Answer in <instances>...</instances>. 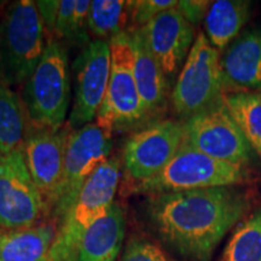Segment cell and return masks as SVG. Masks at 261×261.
<instances>
[{"instance_id": "3", "label": "cell", "mask_w": 261, "mask_h": 261, "mask_svg": "<svg viewBox=\"0 0 261 261\" xmlns=\"http://www.w3.org/2000/svg\"><path fill=\"white\" fill-rule=\"evenodd\" d=\"M37 4L12 2L0 14V79L21 86L38 67L47 39Z\"/></svg>"}, {"instance_id": "26", "label": "cell", "mask_w": 261, "mask_h": 261, "mask_svg": "<svg viewBox=\"0 0 261 261\" xmlns=\"http://www.w3.org/2000/svg\"><path fill=\"white\" fill-rule=\"evenodd\" d=\"M91 2L89 0H76L74 10V19L71 25V33L69 42L80 46H86L91 41L87 31V17H89Z\"/></svg>"}, {"instance_id": "27", "label": "cell", "mask_w": 261, "mask_h": 261, "mask_svg": "<svg viewBox=\"0 0 261 261\" xmlns=\"http://www.w3.org/2000/svg\"><path fill=\"white\" fill-rule=\"evenodd\" d=\"M75 3L76 0H61L60 2L56 28H55V37L60 40L69 41L74 19Z\"/></svg>"}, {"instance_id": "7", "label": "cell", "mask_w": 261, "mask_h": 261, "mask_svg": "<svg viewBox=\"0 0 261 261\" xmlns=\"http://www.w3.org/2000/svg\"><path fill=\"white\" fill-rule=\"evenodd\" d=\"M225 94L220 52L200 33L173 87L171 102L184 120L207 109Z\"/></svg>"}, {"instance_id": "22", "label": "cell", "mask_w": 261, "mask_h": 261, "mask_svg": "<svg viewBox=\"0 0 261 261\" xmlns=\"http://www.w3.org/2000/svg\"><path fill=\"white\" fill-rule=\"evenodd\" d=\"M127 2L122 0H94L91 2L87 27L98 40H112L123 33L128 19ZM107 41V40H106Z\"/></svg>"}, {"instance_id": "11", "label": "cell", "mask_w": 261, "mask_h": 261, "mask_svg": "<svg viewBox=\"0 0 261 261\" xmlns=\"http://www.w3.org/2000/svg\"><path fill=\"white\" fill-rule=\"evenodd\" d=\"M182 140V123L173 120L149 123L133 133L127 139L122 151L125 188L159 174L177 154Z\"/></svg>"}, {"instance_id": "17", "label": "cell", "mask_w": 261, "mask_h": 261, "mask_svg": "<svg viewBox=\"0 0 261 261\" xmlns=\"http://www.w3.org/2000/svg\"><path fill=\"white\" fill-rule=\"evenodd\" d=\"M133 54H135V79L137 89L146 116L150 119L165 107L167 100L169 81L161 65L146 46L140 28L130 29Z\"/></svg>"}, {"instance_id": "4", "label": "cell", "mask_w": 261, "mask_h": 261, "mask_svg": "<svg viewBox=\"0 0 261 261\" xmlns=\"http://www.w3.org/2000/svg\"><path fill=\"white\" fill-rule=\"evenodd\" d=\"M244 167L221 162L182 142L178 152L155 177L125 188L127 195H159L197 189L236 187L247 180Z\"/></svg>"}, {"instance_id": "25", "label": "cell", "mask_w": 261, "mask_h": 261, "mask_svg": "<svg viewBox=\"0 0 261 261\" xmlns=\"http://www.w3.org/2000/svg\"><path fill=\"white\" fill-rule=\"evenodd\" d=\"M178 2L175 0H139V2H127L128 16L132 19L135 28H142L149 23L152 18L175 8Z\"/></svg>"}, {"instance_id": "24", "label": "cell", "mask_w": 261, "mask_h": 261, "mask_svg": "<svg viewBox=\"0 0 261 261\" xmlns=\"http://www.w3.org/2000/svg\"><path fill=\"white\" fill-rule=\"evenodd\" d=\"M119 261H173L167 254L144 237L130 236Z\"/></svg>"}, {"instance_id": "1", "label": "cell", "mask_w": 261, "mask_h": 261, "mask_svg": "<svg viewBox=\"0 0 261 261\" xmlns=\"http://www.w3.org/2000/svg\"><path fill=\"white\" fill-rule=\"evenodd\" d=\"M248 210L247 194L236 187L151 195L144 202L145 217L155 232L188 261H211Z\"/></svg>"}, {"instance_id": "9", "label": "cell", "mask_w": 261, "mask_h": 261, "mask_svg": "<svg viewBox=\"0 0 261 261\" xmlns=\"http://www.w3.org/2000/svg\"><path fill=\"white\" fill-rule=\"evenodd\" d=\"M48 218L46 202L28 171L23 146L0 155V230L34 227Z\"/></svg>"}, {"instance_id": "10", "label": "cell", "mask_w": 261, "mask_h": 261, "mask_svg": "<svg viewBox=\"0 0 261 261\" xmlns=\"http://www.w3.org/2000/svg\"><path fill=\"white\" fill-rule=\"evenodd\" d=\"M112 148V133L97 122L71 130L65 148L63 178L51 212L55 225L70 210L87 179L110 158Z\"/></svg>"}, {"instance_id": "28", "label": "cell", "mask_w": 261, "mask_h": 261, "mask_svg": "<svg viewBox=\"0 0 261 261\" xmlns=\"http://www.w3.org/2000/svg\"><path fill=\"white\" fill-rule=\"evenodd\" d=\"M211 4V2H204V0H181L178 2L175 8L182 15V17L195 27L205 18Z\"/></svg>"}, {"instance_id": "14", "label": "cell", "mask_w": 261, "mask_h": 261, "mask_svg": "<svg viewBox=\"0 0 261 261\" xmlns=\"http://www.w3.org/2000/svg\"><path fill=\"white\" fill-rule=\"evenodd\" d=\"M140 31L146 46L171 81L182 68L196 40L194 25L173 8L156 16Z\"/></svg>"}, {"instance_id": "12", "label": "cell", "mask_w": 261, "mask_h": 261, "mask_svg": "<svg viewBox=\"0 0 261 261\" xmlns=\"http://www.w3.org/2000/svg\"><path fill=\"white\" fill-rule=\"evenodd\" d=\"M112 67L109 41L91 40L74 62V102L67 125L79 129L96 119L106 98Z\"/></svg>"}, {"instance_id": "30", "label": "cell", "mask_w": 261, "mask_h": 261, "mask_svg": "<svg viewBox=\"0 0 261 261\" xmlns=\"http://www.w3.org/2000/svg\"><path fill=\"white\" fill-rule=\"evenodd\" d=\"M0 4H3V3H0ZM3 6H4V5H0V9H2ZM0 14H2V12H0Z\"/></svg>"}, {"instance_id": "2", "label": "cell", "mask_w": 261, "mask_h": 261, "mask_svg": "<svg viewBox=\"0 0 261 261\" xmlns=\"http://www.w3.org/2000/svg\"><path fill=\"white\" fill-rule=\"evenodd\" d=\"M70 89L67 47L58 38L48 37L44 55L22 90V102L33 128L55 132L63 128Z\"/></svg>"}, {"instance_id": "15", "label": "cell", "mask_w": 261, "mask_h": 261, "mask_svg": "<svg viewBox=\"0 0 261 261\" xmlns=\"http://www.w3.org/2000/svg\"><path fill=\"white\" fill-rule=\"evenodd\" d=\"M225 91L261 90V28L238 35L220 55Z\"/></svg>"}, {"instance_id": "20", "label": "cell", "mask_w": 261, "mask_h": 261, "mask_svg": "<svg viewBox=\"0 0 261 261\" xmlns=\"http://www.w3.org/2000/svg\"><path fill=\"white\" fill-rule=\"evenodd\" d=\"M27 120L21 97L0 79V155L23 146L28 130Z\"/></svg>"}, {"instance_id": "19", "label": "cell", "mask_w": 261, "mask_h": 261, "mask_svg": "<svg viewBox=\"0 0 261 261\" xmlns=\"http://www.w3.org/2000/svg\"><path fill=\"white\" fill-rule=\"evenodd\" d=\"M250 3L244 0H218L211 4L204 18L205 37L221 52L238 37L250 16Z\"/></svg>"}, {"instance_id": "21", "label": "cell", "mask_w": 261, "mask_h": 261, "mask_svg": "<svg viewBox=\"0 0 261 261\" xmlns=\"http://www.w3.org/2000/svg\"><path fill=\"white\" fill-rule=\"evenodd\" d=\"M224 103L254 152L261 159V92L225 93Z\"/></svg>"}, {"instance_id": "29", "label": "cell", "mask_w": 261, "mask_h": 261, "mask_svg": "<svg viewBox=\"0 0 261 261\" xmlns=\"http://www.w3.org/2000/svg\"><path fill=\"white\" fill-rule=\"evenodd\" d=\"M35 4L44 23L45 31L50 33V37H55L60 2L58 0H39V2H35Z\"/></svg>"}, {"instance_id": "6", "label": "cell", "mask_w": 261, "mask_h": 261, "mask_svg": "<svg viewBox=\"0 0 261 261\" xmlns=\"http://www.w3.org/2000/svg\"><path fill=\"white\" fill-rule=\"evenodd\" d=\"M112 67L104 98L96 121L107 132L135 128L148 120L135 79V54L129 32L109 41Z\"/></svg>"}, {"instance_id": "8", "label": "cell", "mask_w": 261, "mask_h": 261, "mask_svg": "<svg viewBox=\"0 0 261 261\" xmlns=\"http://www.w3.org/2000/svg\"><path fill=\"white\" fill-rule=\"evenodd\" d=\"M181 123L184 129L182 142L211 158L244 168L257 159L228 113L224 97Z\"/></svg>"}, {"instance_id": "16", "label": "cell", "mask_w": 261, "mask_h": 261, "mask_svg": "<svg viewBox=\"0 0 261 261\" xmlns=\"http://www.w3.org/2000/svg\"><path fill=\"white\" fill-rule=\"evenodd\" d=\"M126 232V212L114 202L81 236L71 261H116Z\"/></svg>"}, {"instance_id": "5", "label": "cell", "mask_w": 261, "mask_h": 261, "mask_svg": "<svg viewBox=\"0 0 261 261\" xmlns=\"http://www.w3.org/2000/svg\"><path fill=\"white\" fill-rule=\"evenodd\" d=\"M121 160L113 156L87 179L70 210L56 224L51 261L73 260L83 233L112 207L121 177Z\"/></svg>"}, {"instance_id": "23", "label": "cell", "mask_w": 261, "mask_h": 261, "mask_svg": "<svg viewBox=\"0 0 261 261\" xmlns=\"http://www.w3.org/2000/svg\"><path fill=\"white\" fill-rule=\"evenodd\" d=\"M220 261H261V210L237 225Z\"/></svg>"}, {"instance_id": "18", "label": "cell", "mask_w": 261, "mask_h": 261, "mask_svg": "<svg viewBox=\"0 0 261 261\" xmlns=\"http://www.w3.org/2000/svg\"><path fill=\"white\" fill-rule=\"evenodd\" d=\"M56 230L52 221L22 230H0V261H51Z\"/></svg>"}, {"instance_id": "13", "label": "cell", "mask_w": 261, "mask_h": 261, "mask_svg": "<svg viewBox=\"0 0 261 261\" xmlns=\"http://www.w3.org/2000/svg\"><path fill=\"white\" fill-rule=\"evenodd\" d=\"M71 130L68 125L57 132L31 127L24 139L28 171L46 202L50 218L63 178L65 148Z\"/></svg>"}]
</instances>
